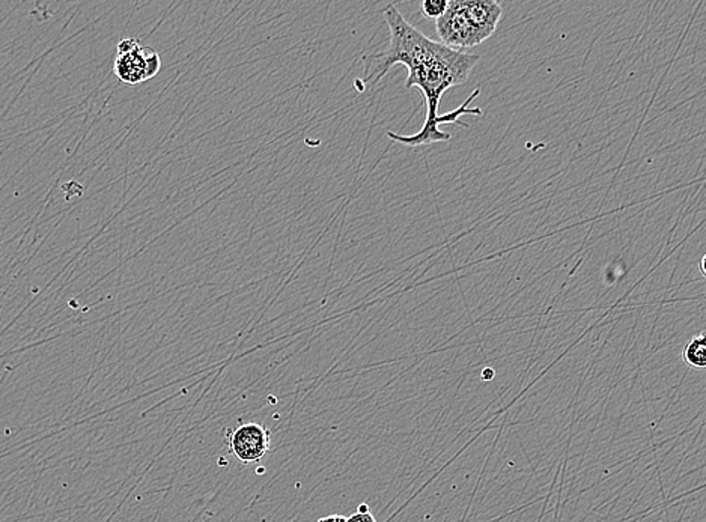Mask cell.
Listing matches in <instances>:
<instances>
[{
	"mask_svg": "<svg viewBox=\"0 0 706 522\" xmlns=\"http://www.w3.org/2000/svg\"><path fill=\"white\" fill-rule=\"evenodd\" d=\"M318 522H347V518L342 515H330V517H324Z\"/></svg>",
	"mask_w": 706,
	"mask_h": 522,
	"instance_id": "9c48e42d",
	"label": "cell"
},
{
	"mask_svg": "<svg viewBox=\"0 0 706 522\" xmlns=\"http://www.w3.org/2000/svg\"><path fill=\"white\" fill-rule=\"evenodd\" d=\"M478 54L465 53L460 50H453L451 47L438 43L434 47L431 53L426 54L425 58L419 59L417 62L412 63L407 68V81L405 86L408 90L417 88L422 90L425 101H426V118L425 124L419 133L412 136H403V134L387 133V138H392L394 142L401 143L405 147H424V145H433L437 142H447L451 140V134L444 133L438 127L442 124H458V126L467 128V124L458 121L464 115H473V117H482V110L478 108L470 109V104L478 99L481 90H474L469 95V99L461 104L460 108L455 109L453 112L446 115H438L440 108V100L446 90L453 86L464 85L469 81L470 72L474 65L478 63Z\"/></svg>",
	"mask_w": 706,
	"mask_h": 522,
	"instance_id": "6da1fadb",
	"label": "cell"
},
{
	"mask_svg": "<svg viewBox=\"0 0 706 522\" xmlns=\"http://www.w3.org/2000/svg\"><path fill=\"white\" fill-rule=\"evenodd\" d=\"M447 4H449L447 0H425L422 4V13L425 17L438 20L443 14L446 13Z\"/></svg>",
	"mask_w": 706,
	"mask_h": 522,
	"instance_id": "52a82bcc",
	"label": "cell"
},
{
	"mask_svg": "<svg viewBox=\"0 0 706 522\" xmlns=\"http://www.w3.org/2000/svg\"><path fill=\"white\" fill-rule=\"evenodd\" d=\"M684 362L694 369H703L706 366V336L705 333L694 336L682 351Z\"/></svg>",
	"mask_w": 706,
	"mask_h": 522,
	"instance_id": "8992f818",
	"label": "cell"
},
{
	"mask_svg": "<svg viewBox=\"0 0 706 522\" xmlns=\"http://www.w3.org/2000/svg\"><path fill=\"white\" fill-rule=\"evenodd\" d=\"M160 54L151 47H145L135 38H126L118 44L113 71L118 79L129 86L140 85L160 71Z\"/></svg>",
	"mask_w": 706,
	"mask_h": 522,
	"instance_id": "7a4b0ae2",
	"label": "cell"
},
{
	"mask_svg": "<svg viewBox=\"0 0 706 522\" xmlns=\"http://www.w3.org/2000/svg\"><path fill=\"white\" fill-rule=\"evenodd\" d=\"M229 446L240 462L255 464L269 453V431L258 423L242 424L231 433Z\"/></svg>",
	"mask_w": 706,
	"mask_h": 522,
	"instance_id": "277c9868",
	"label": "cell"
},
{
	"mask_svg": "<svg viewBox=\"0 0 706 522\" xmlns=\"http://www.w3.org/2000/svg\"><path fill=\"white\" fill-rule=\"evenodd\" d=\"M347 522H377L376 518H374V515L371 514V510H369V508H367V505L358 506V512L356 514L351 515V517H348L347 518Z\"/></svg>",
	"mask_w": 706,
	"mask_h": 522,
	"instance_id": "ba28073f",
	"label": "cell"
},
{
	"mask_svg": "<svg viewBox=\"0 0 706 522\" xmlns=\"http://www.w3.org/2000/svg\"><path fill=\"white\" fill-rule=\"evenodd\" d=\"M435 31L442 44L460 52L476 47L485 41L469 22L461 0H451L447 4L446 13L435 20Z\"/></svg>",
	"mask_w": 706,
	"mask_h": 522,
	"instance_id": "3957f363",
	"label": "cell"
},
{
	"mask_svg": "<svg viewBox=\"0 0 706 522\" xmlns=\"http://www.w3.org/2000/svg\"><path fill=\"white\" fill-rule=\"evenodd\" d=\"M465 15L474 29L488 40L496 32L501 18V6L496 0H461Z\"/></svg>",
	"mask_w": 706,
	"mask_h": 522,
	"instance_id": "5b68a950",
	"label": "cell"
},
{
	"mask_svg": "<svg viewBox=\"0 0 706 522\" xmlns=\"http://www.w3.org/2000/svg\"><path fill=\"white\" fill-rule=\"evenodd\" d=\"M705 261H706V258H702V261H701V271H702L703 276H706Z\"/></svg>",
	"mask_w": 706,
	"mask_h": 522,
	"instance_id": "30bf717a",
	"label": "cell"
}]
</instances>
